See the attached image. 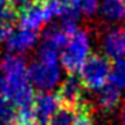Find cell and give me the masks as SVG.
<instances>
[{"instance_id":"6da1fadb","label":"cell","mask_w":125,"mask_h":125,"mask_svg":"<svg viewBox=\"0 0 125 125\" xmlns=\"http://www.w3.org/2000/svg\"><path fill=\"white\" fill-rule=\"evenodd\" d=\"M90 52V38L87 31L77 30L61 52V63L69 75L78 73Z\"/></svg>"},{"instance_id":"7a4b0ae2","label":"cell","mask_w":125,"mask_h":125,"mask_svg":"<svg viewBox=\"0 0 125 125\" xmlns=\"http://www.w3.org/2000/svg\"><path fill=\"white\" fill-rule=\"evenodd\" d=\"M112 61L106 55L92 54L79 69V79L85 89L100 90L106 85L110 73Z\"/></svg>"},{"instance_id":"3957f363","label":"cell","mask_w":125,"mask_h":125,"mask_svg":"<svg viewBox=\"0 0 125 125\" xmlns=\"http://www.w3.org/2000/svg\"><path fill=\"white\" fill-rule=\"evenodd\" d=\"M27 75L32 87L41 92H51L61 81V69L57 61L36 59L27 67Z\"/></svg>"},{"instance_id":"277c9868","label":"cell","mask_w":125,"mask_h":125,"mask_svg":"<svg viewBox=\"0 0 125 125\" xmlns=\"http://www.w3.org/2000/svg\"><path fill=\"white\" fill-rule=\"evenodd\" d=\"M57 97L61 105L66 108L78 109L79 106L85 105V86L82 85L79 77L75 74L67 75V78L61 83Z\"/></svg>"},{"instance_id":"5b68a950","label":"cell","mask_w":125,"mask_h":125,"mask_svg":"<svg viewBox=\"0 0 125 125\" xmlns=\"http://www.w3.org/2000/svg\"><path fill=\"white\" fill-rule=\"evenodd\" d=\"M19 24L22 28L39 31L52 19V14L44 3H34L26 7L18 14Z\"/></svg>"},{"instance_id":"8992f818","label":"cell","mask_w":125,"mask_h":125,"mask_svg":"<svg viewBox=\"0 0 125 125\" xmlns=\"http://www.w3.org/2000/svg\"><path fill=\"white\" fill-rule=\"evenodd\" d=\"M61 108V102L57 94L51 92H39L34 98V121L44 125Z\"/></svg>"},{"instance_id":"52a82bcc","label":"cell","mask_w":125,"mask_h":125,"mask_svg":"<svg viewBox=\"0 0 125 125\" xmlns=\"http://www.w3.org/2000/svg\"><path fill=\"white\" fill-rule=\"evenodd\" d=\"M39 39V31L28 30V28H18L14 30L10 38L6 41L7 50L11 54H22L27 50L32 49Z\"/></svg>"},{"instance_id":"ba28073f","label":"cell","mask_w":125,"mask_h":125,"mask_svg":"<svg viewBox=\"0 0 125 125\" xmlns=\"http://www.w3.org/2000/svg\"><path fill=\"white\" fill-rule=\"evenodd\" d=\"M102 49L109 58L125 57V28L116 27L105 34L102 41Z\"/></svg>"},{"instance_id":"9c48e42d","label":"cell","mask_w":125,"mask_h":125,"mask_svg":"<svg viewBox=\"0 0 125 125\" xmlns=\"http://www.w3.org/2000/svg\"><path fill=\"white\" fill-rule=\"evenodd\" d=\"M120 102H121V90L110 83L101 87L95 97V106L102 113L113 112L114 109L118 108Z\"/></svg>"},{"instance_id":"30bf717a","label":"cell","mask_w":125,"mask_h":125,"mask_svg":"<svg viewBox=\"0 0 125 125\" xmlns=\"http://www.w3.org/2000/svg\"><path fill=\"white\" fill-rule=\"evenodd\" d=\"M101 12L108 22H120L125 19V4L122 0H102Z\"/></svg>"},{"instance_id":"8fae6325","label":"cell","mask_w":125,"mask_h":125,"mask_svg":"<svg viewBox=\"0 0 125 125\" xmlns=\"http://www.w3.org/2000/svg\"><path fill=\"white\" fill-rule=\"evenodd\" d=\"M108 81L120 90L125 87V58H117L112 61Z\"/></svg>"},{"instance_id":"7c38bea8","label":"cell","mask_w":125,"mask_h":125,"mask_svg":"<svg viewBox=\"0 0 125 125\" xmlns=\"http://www.w3.org/2000/svg\"><path fill=\"white\" fill-rule=\"evenodd\" d=\"M0 125H18L16 109L6 97H0Z\"/></svg>"},{"instance_id":"4fadbf2b","label":"cell","mask_w":125,"mask_h":125,"mask_svg":"<svg viewBox=\"0 0 125 125\" xmlns=\"http://www.w3.org/2000/svg\"><path fill=\"white\" fill-rule=\"evenodd\" d=\"M74 121H75V109L62 106L50 118L47 125H74Z\"/></svg>"},{"instance_id":"5bb4252c","label":"cell","mask_w":125,"mask_h":125,"mask_svg":"<svg viewBox=\"0 0 125 125\" xmlns=\"http://www.w3.org/2000/svg\"><path fill=\"white\" fill-rule=\"evenodd\" d=\"M98 6H100V0H81L79 3V11L85 16H93L97 12Z\"/></svg>"},{"instance_id":"9a60e30c","label":"cell","mask_w":125,"mask_h":125,"mask_svg":"<svg viewBox=\"0 0 125 125\" xmlns=\"http://www.w3.org/2000/svg\"><path fill=\"white\" fill-rule=\"evenodd\" d=\"M18 18V12H15L8 4H0V22H15Z\"/></svg>"},{"instance_id":"2e32d148","label":"cell","mask_w":125,"mask_h":125,"mask_svg":"<svg viewBox=\"0 0 125 125\" xmlns=\"http://www.w3.org/2000/svg\"><path fill=\"white\" fill-rule=\"evenodd\" d=\"M14 31V22H0V42H6Z\"/></svg>"},{"instance_id":"e0dca14e","label":"cell","mask_w":125,"mask_h":125,"mask_svg":"<svg viewBox=\"0 0 125 125\" xmlns=\"http://www.w3.org/2000/svg\"><path fill=\"white\" fill-rule=\"evenodd\" d=\"M30 4H34V0H8V6L18 14Z\"/></svg>"},{"instance_id":"ac0fdd59","label":"cell","mask_w":125,"mask_h":125,"mask_svg":"<svg viewBox=\"0 0 125 125\" xmlns=\"http://www.w3.org/2000/svg\"><path fill=\"white\" fill-rule=\"evenodd\" d=\"M120 122H121V125H125V105L122 106L121 113H120Z\"/></svg>"},{"instance_id":"d6986e66","label":"cell","mask_w":125,"mask_h":125,"mask_svg":"<svg viewBox=\"0 0 125 125\" xmlns=\"http://www.w3.org/2000/svg\"><path fill=\"white\" fill-rule=\"evenodd\" d=\"M70 3H73L74 6H79V3H81V0H69Z\"/></svg>"},{"instance_id":"ffe728a7","label":"cell","mask_w":125,"mask_h":125,"mask_svg":"<svg viewBox=\"0 0 125 125\" xmlns=\"http://www.w3.org/2000/svg\"><path fill=\"white\" fill-rule=\"evenodd\" d=\"M24 125H41V124H38V122H35V121H31V122H27V124H24Z\"/></svg>"},{"instance_id":"44dd1931","label":"cell","mask_w":125,"mask_h":125,"mask_svg":"<svg viewBox=\"0 0 125 125\" xmlns=\"http://www.w3.org/2000/svg\"><path fill=\"white\" fill-rule=\"evenodd\" d=\"M0 4H6V0H0Z\"/></svg>"},{"instance_id":"7402d4cb","label":"cell","mask_w":125,"mask_h":125,"mask_svg":"<svg viewBox=\"0 0 125 125\" xmlns=\"http://www.w3.org/2000/svg\"><path fill=\"white\" fill-rule=\"evenodd\" d=\"M122 1H124V4H125V0H122Z\"/></svg>"}]
</instances>
